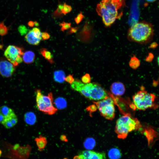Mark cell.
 I'll return each mask as SVG.
<instances>
[{
	"instance_id": "27",
	"label": "cell",
	"mask_w": 159,
	"mask_h": 159,
	"mask_svg": "<svg viewBox=\"0 0 159 159\" xmlns=\"http://www.w3.org/2000/svg\"><path fill=\"white\" fill-rule=\"evenodd\" d=\"M71 23L62 21L59 24V25L61 26V30L64 32L65 30L68 29L71 27Z\"/></svg>"
},
{
	"instance_id": "33",
	"label": "cell",
	"mask_w": 159,
	"mask_h": 159,
	"mask_svg": "<svg viewBox=\"0 0 159 159\" xmlns=\"http://www.w3.org/2000/svg\"><path fill=\"white\" fill-rule=\"evenodd\" d=\"M65 80L71 85L74 81V79L73 75L69 74L65 78Z\"/></svg>"
},
{
	"instance_id": "3",
	"label": "cell",
	"mask_w": 159,
	"mask_h": 159,
	"mask_svg": "<svg viewBox=\"0 0 159 159\" xmlns=\"http://www.w3.org/2000/svg\"><path fill=\"white\" fill-rule=\"evenodd\" d=\"M153 35V26L147 22H141L131 26L128 31L127 37L130 41L145 44L152 40Z\"/></svg>"
},
{
	"instance_id": "17",
	"label": "cell",
	"mask_w": 159,
	"mask_h": 159,
	"mask_svg": "<svg viewBox=\"0 0 159 159\" xmlns=\"http://www.w3.org/2000/svg\"><path fill=\"white\" fill-rule=\"evenodd\" d=\"M63 5V3H62L59 1H58V4L57 9L52 13V17L53 18L56 19L63 17L64 15L62 12Z\"/></svg>"
},
{
	"instance_id": "15",
	"label": "cell",
	"mask_w": 159,
	"mask_h": 159,
	"mask_svg": "<svg viewBox=\"0 0 159 159\" xmlns=\"http://www.w3.org/2000/svg\"><path fill=\"white\" fill-rule=\"evenodd\" d=\"M65 74L63 70H57L54 72L53 78L54 80L57 82L63 83L65 80Z\"/></svg>"
},
{
	"instance_id": "36",
	"label": "cell",
	"mask_w": 159,
	"mask_h": 159,
	"mask_svg": "<svg viewBox=\"0 0 159 159\" xmlns=\"http://www.w3.org/2000/svg\"><path fill=\"white\" fill-rule=\"evenodd\" d=\"M154 56L153 54L151 53H150L148 56L146 58V61L147 62H151Z\"/></svg>"
},
{
	"instance_id": "10",
	"label": "cell",
	"mask_w": 159,
	"mask_h": 159,
	"mask_svg": "<svg viewBox=\"0 0 159 159\" xmlns=\"http://www.w3.org/2000/svg\"><path fill=\"white\" fill-rule=\"evenodd\" d=\"M81 159H104L105 155L104 153L86 150L80 152L78 155Z\"/></svg>"
},
{
	"instance_id": "42",
	"label": "cell",
	"mask_w": 159,
	"mask_h": 159,
	"mask_svg": "<svg viewBox=\"0 0 159 159\" xmlns=\"http://www.w3.org/2000/svg\"><path fill=\"white\" fill-rule=\"evenodd\" d=\"M73 159H81V158L79 155H75Z\"/></svg>"
},
{
	"instance_id": "19",
	"label": "cell",
	"mask_w": 159,
	"mask_h": 159,
	"mask_svg": "<svg viewBox=\"0 0 159 159\" xmlns=\"http://www.w3.org/2000/svg\"><path fill=\"white\" fill-rule=\"evenodd\" d=\"M108 154L109 158L111 159H119L121 155L120 150L116 148L110 149Z\"/></svg>"
},
{
	"instance_id": "7",
	"label": "cell",
	"mask_w": 159,
	"mask_h": 159,
	"mask_svg": "<svg viewBox=\"0 0 159 159\" xmlns=\"http://www.w3.org/2000/svg\"><path fill=\"white\" fill-rule=\"evenodd\" d=\"M101 115L106 119L112 120L115 117V108L113 100L109 96L104 99L93 102Z\"/></svg>"
},
{
	"instance_id": "30",
	"label": "cell",
	"mask_w": 159,
	"mask_h": 159,
	"mask_svg": "<svg viewBox=\"0 0 159 159\" xmlns=\"http://www.w3.org/2000/svg\"><path fill=\"white\" fill-rule=\"evenodd\" d=\"M84 16L81 12L77 15L76 17L74 18V20L77 24H79L82 20Z\"/></svg>"
},
{
	"instance_id": "26",
	"label": "cell",
	"mask_w": 159,
	"mask_h": 159,
	"mask_svg": "<svg viewBox=\"0 0 159 159\" xmlns=\"http://www.w3.org/2000/svg\"><path fill=\"white\" fill-rule=\"evenodd\" d=\"M8 29L4 24V22H0V35L3 36L6 34Z\"/></svg>"
},
{
	"instance_id": "16",
	"label": "cell",
	"mask_w": 159,
	"mask_h": 159,
	"mask_svg": "<svg viewBox=\"0 0 159 159\" xmlns=\"http://www.w3.org/2000/svg\"><path fill=\"white\" fill-rule=\"evenodd\" d=\"M39 52L41 54L50 64L54 63L53 60V55L47 49L42 48L40 49Z\"/></svg>"
},
{
	"instance_id": "5",
	"label": "cell",
	"mask_w": 159,
	"mask_h": 159,
	"mask_svg": "<svg viewBox=\"0 0 159 159\" xmlns=\"http://www.w3.org/2000/svg\"><path fill=\"white\" fill-rule=\"evenodd\" d=\"M155 99L154 94L148 93L143 89H141L133 96V105L135 108L140 110L155 108L158 106L155 103Z\"/></svg>"
},
{
	"instance_id": "13",
	"label": "cell",
	"mask_w": 159,
	"mask_h": 159,
	"mask_svg": "<svg viewBox=\"0 0 159 159\" xmlns=\"http://www.w3.org/2000/svg\"><path fill=\"white\" fill-rule=\"evenodd\" d=\"M22 59L24 62L26 64L32 63L35 58V54L31 51H27L24 52Z\"/></svg>"
},
{
	"instance_id": "12",
	"label": "cell",
	"mask_w": 159,
	"mask_h": 159,
	"mask_svg": "<svg viewBox=\"0 0 159 159\" xmlns=\"http://www.w3.org/2000/svg\"><path fill=\"white\" fill-rule=\"evenodd\" d=\"M25 39L29 44L34 45H39L42 40L35 34L32 29L29 31L26 34L25 36Z\"/></svg>"
},
{
	"instance_id": "41",
	"label": "cell",
	"mask_w": 159,
	"mask_h": 159,
	"mask_svg": "<svg viewBox=\"0 0 159 159\" xmlns=\"http://www.w3.org/2000/svg\"><path fill=\"white\" fill-rule=\"evenodd\" d=\"M34 26L36 27H38L39 26V24L38 22L37 21H34Z\"/></svg>"
},
{
	"instance_id": "6",
	"label": "cell",
	"mask_w": 159,
	"mask_h": 159,
	"mask_svg": "<svg viewBox=\"0 0 159 159\" xmlns=\"http://www.w3.org/2000/svg\"><path fill=\"white\" fill-rule=\"evenodd\" d=\"M36 101L38 110L45 114L52 115L55 113L58 110L53 104V96L50 92L47 95H44L40 89L36 90Z\"/></svg>"
},
{
	"instance_id": "28",
	"label": "cell",
	"mask_w": 159,
	"mask_h": 159,
	"mask_svg": "<svg viewBox=\"0 0 159 159\" xmlns=\"http://www.w3.org/2000/svg\"><path fill=\"white\" fill-rule=\"evenodd\" d=\"M6 128L10 129L13 127L14 126L13 125L9 120L5 117V119L2 124Z\"/></svg>"
},
{
	"instance_id": "37",
	"label": "cell",
	"mask_w": 159,
	"mask_h": 159,
	"mask_svg": "<svg viewBox=\"0 0 159 159\" xmlns=\"http://www.w3.org/2000/svg\"><path fill=\"white\" fill-rule=\"evenodd\" d=\"M60 140L63 142H68V140L67 136L64 135H61L60 137Z\"/></svg>"
},
{
	"instance_id": "25",
	"label": "cell",
	"mask_w": 159,
	"mask_h": 159,
	"mask_svg": "<svg viewBox=\"0 0 159 159\" xmlns=\"http://www.w3.org/2000/svg\"><path fill=\"white\" fill-rule=\"evenodd\" d=\"M6 118H8L14 126L17 123V117L14 112Z\"/></svg>"
},
{
	"instance_id": "8",
	"label": "cell",
	"mask_w": 159,
	"mask_h": 159,
	"mask_svg": "<svg viewBox=\"0 0 159 159\" xmlns=\"http://www.w3.org/2000/svg\"><path fill=\"white\" fill-rule=\"evenodd\" d=\"M24 52L21 48L9 45L5 49L4 54L6 59L16 66L22 62Z\"/></svg>"
},
{
	"instance_id": "23",
	"label": "cell",
	"mask_w": 159,
	"mask_h": 159,
	"mask_svg": "<svg viewBox=\"0 0 159 159\" xmlns=\"http://www.w3.org/2000/svg\"><path fill=\"white\" fill-rule=\"evenodd\" d=\"M57 107L59 109H62L65 108L67 105L66 100L64 98L59 97L54 102Z\"/></svg>"
},
{
	"instance_id": "4",
	"label": "cell",
	"mask_w": 159,
	"mask_h": 159,
	"mask_svg": "<svg viewBox=\"0 0 159 159\" xmlns=\"http://www.w3.org/2000/svg\"><path fill=\"white\" fill-rule=\"evenodd\" d=\"M142 127L141 124L137 118L126 114L117 119L115 131L119 138L125 139L129 132L134 130H141Z\"/></svg>"
},
{
	"instance_id": "24",
	"label": "cell",
	"mask_w": 159,
	"mask_h": 159,
	"mask_svg": "<svg viewBox=\"0 0 159 159\" xmlns=\"http://www.w3.org/2000/svg\"><path fill=\"white\" fill-rule=\"evenodd\" d=\"M72 9V8L71 6L64 3H63V7L62 9V13L64 15H65L70 12Z\"/></svg>"
},
{
	"instance_id": "21",
	"label": "cell",
	"mask_w": 159,
	"mask_h": 159,
	"mask_svg": "<svg viewBox=\"0 0 159 159\" xmlns=\"http://www.w3.org/2000/svg\"><path fill=\"white\" fill-rule=\"evenodd\" d=\"M95 144V142L94 139L88 138L85 140L84 143V145L85 148L89 150L93 148Z\"/></svg>"
},
{
	"instance_id": "39",
	"label": "cell",
	"mask_w": 159,
	"mask_h": 159,
	"mask_svg": "<svg viewBox=\"0 0 159 159\" xmlns=\"http://www.w3.org/2000/svg\"><path fill=\"white\" fill-rule=\"evenodd\" d=\"M28 25L30 27H33L34 26V22L32 21H29L28 23Z\"/></svg>"
},
{
	"instance_id": "1",
	"label": "cell",
	"mask_w": 159,
	"mask_h": 159,
	"mask_svg": "<svg viewBox=\"0 0 159 159\" xmlns=\"http://www.w3.org/2000/svg\"><path fill=\"white\" fill-rule=\"evenodd\" d=\"M124 2V0H102L97 5V11L105 26H110L120 17V11Z\"/></svg>"
},
{
	"instance_id": "2",
	"label": "cell",
	"mask_w": 159,
	"mask_h": 159,
	"mask_svg": "<svg viewBox=\"0 0 159 159\" xmlns=\"http://www.w3.org/2000/svg\"><path fill=\"white\" fill-rule=\"evenodd\" d=\"M71 87L91 100L99 101L108 97L106 91L97 83L84 84L79 80L76 79L71 84Z\"/></svg>"
},
{
	"instance_id": "32",
	"label": "cell",
	"mask_w": 159,
	"mask_h": 159,
	"mask_svg": "<svg viewBox=\"0 0 159 159\" xmlns=\"http://www.w3.org/2000/svg\"><path fill=\"white\" fill-rule=\"evenodd\" d=\"M19 31L22 35L26 34L28 29L24 25H22L19 27Z\"/></svg>"
},
{
	"instance_id": "29",
	"label": "cell",
	"mask_w": 159,
	"mask_h": 159,
	"mask_svg": "<svg viewBox=\"0 0 159 159\" xmlns=\"http://www.w3.org/2000/svg\"><path fill=\"white\" fill-rule=\"evenodd\" d=\"M82 82L84 84H87L90 83L91 77L90 74L86 73L82 76L81 78Z\"/></svg>"
},
{
	"instance_id": "38",
	"label": "cell",
	"mask_w": 159,
	"mask_h": 159,
	"mask_svg": "<svg viewBox=\"0 0 159 159\" xmlns=\"http://www.w3.org/2000/svg\"><path fill=\"white\" fill-rule=\"evenodd\" d=\"M5 117L0 113V123L2 124L5 119Z\"/></svg>"
},
{
	"instance_id": "18",
	"label": "cell",
	"mask_w": 159,
	"mask_h": 159,
	"mask_svg": "<svg viewBox=\"0 0 159 159\" xmlns=\"http://www.w3.org/2000/svg\"><path fill=\"white\" fill-rule=\"evenodd\" d=\"M24 117L26 122L29 125H33L36 122V116L33 112H30L26 113Z\"/></svg>"
},
{
	"instance_id": "40",
	"label": "cell",
	"mask_w": 159,
	"mask_h": 159,
	"mask_svg": "<svg viewBox=\"0 0 159 159\" xmlns=\"http://www.w3.org/2000/svg\"><path fill=\"white\" fill-rule=\"evenodd\" d=\"M158 45L156 43L154 42L152 43L150 46V47L152 48H154L156 47Z\"/></svg>"
},
{
	"instance_id": "31",
	"label": "cell",
	"mask_w": 159,
	"mask_h": 159,
	"mask_svg": "<svg viewBox=\"0 0 159 159\" xmlns=\"http://www.w3.org/2000/svg\"><path fill=\"white\" fill-rule=\"evenodd\" d=\"M33 32L40 39H42L41 35L42 33L40 29L37 27H35L32 29Z\"/></svg>"
},
{
	"instance_id": "44",
	"label": "cell",
	"mask_w": 159,
	"mask_h": 159,
	"mask_svg": "<svg viewBox=\"0 0 159 159\" xmlns=\"http://www.w3.org/2000/svg\"><path fill=\"white\" fill-rule=\"evenodd\" d=\"M157 61L158 64V66H159V56H158L157 58Z\"/></svg>"
},
{
	"instance_id": "20",
	"label": "cell",
	"mask_w": 159,
	"mask_h": 159,
	"mask_svg": "<svg viewBox=\"0 0 159 159\" xmlns=\"http://www.w3.org/2000/svg\"><path fill=\"white\" fill-rule=\"evenodd\" d=\"M14 111L11 109L6 106L4 105L0 107V113L5 117L9 116Z\"/></svg>"
},
{
	"instance_id": "45",
	"label": "cell",
	"mask_w": 159,
	"mask_h": 159,
	"mask_svg": "<svg viewBox=\"0 0 159 159\" xmlns=\"http://www.w3.org/2000/svg\"><path fill=\"white\" fill-rule=\"evenodd\" d=\"M1 150H0V156H1Z\"/></svg>"
},
{
	"instance_id": "35",
	"label": "cell",
	"mask_w": 159,
	"mask_h": 159,
	"mask_svg": "<svg viewBox=\"0 0 159 159\" xmlns=\"http://www.w3.org/2000/svg\"><path fill=\"white\" fill-rule=\"evenodd\" d=\"M41 37L43 40H46L50 38V35L48 32H44L42 33Z\"/></svg>"
},
{
	"instance_id": "43",
	"label": "cell",
	"mask_w": 159,
	"mask_h": 159,
	"mask_svg": "<svg viewBox=\"0 0 159 159\" xmlns=\"http://www.w3.org/2000/svg\"><path fill=\"white\" fill-rule=\"evenodd\" d=\"M146 1L150 2H152L155 1L156 0H146Z\"/></svg>"
},
{
	"instance_id": "34",
	"label": "cell",
	"mask_w": 159,
	"mask_h": 159,
	"mask_svg": "<svg viewBox=\"0 0 159 159\" xmlns=\"http://www.w3.org/2000/svg\"><path fill=\"white\" fill-rule=\"evenodd\" d=\"M79 28V27H71L67 32L68 34H70L76 33Z\"/></svg>"
},
{
	"instance_id": "9",
	"label": "cell",
	"mask_w": 159,
	"mask_h": 159,
	"mask_svg": "<svg viewBox=\"0 0 159 159\" xmlns=\"http://www.w3.org/2000/svg\"><path fill=\"white\" fill-rule=\"evenodd\" d=\"M15 71V66L7 59L0 58V74L3 77H11Z\"/></svg>"
},
{
	"instance_id": "11",
	"label": "cell",
	"mask_w": 159,
	"mask_h": 159,
	"mask_svg": "<svg viewBox=\"0 0 159 159\" xmlns=\"http://www.w3.org/2000/svg\"><path fill=\"white\" fill-rule=\"evenodd\" d=\"M110 90L113 94L118 96L122 95L125 91V88L124 85L120 82L113 83L110 86Z\"/></svg>"
},
{
	"instance_id": "22",
	"label": "cell",
	"mask_w": 159,
	"mask_h": 159,
	"mask_svg": "<svg viewBox=\"0 0 159 159\" xmlns=\"http://www.w3.org/2000/svg\"><path fill=\"white\" fill-rule=\"evenodd\" d=\"M130 66L134 69L137 68L140 66V62L139 59L135 56L131 57L129 63Z\"/></svg>"
},
{
	"instance_id": "14",
	"label": "cell",
	"mask_w": 159,
	"mask_h": 159,
	"mask_svg": "<svg viewBox=\"0 0 159 159\" xmlns=\"http://www.w3.org/2000/svg\"><path fill=\"white\" fill-rule=\"evenodd\" d=\"M34 140L36 142L38 150L40 151H43L47 143L46 137L40 135L39 137L36 138Z\"/></svg>"
},
{
	"instance_id": "46",
	"label": "cell",
	"mask_w": 159,
	"mask_h": 159,
	"mask_svg": "<svg viewBox=\"0 0 159 159\" xmlns=\"http://www.w3.org/2000/svg\"><path fill=\"white\" fill-rule=\"evenodd\" d=\"M62 159H68V158H63Z\"/></svg>"
}]
</instances>
